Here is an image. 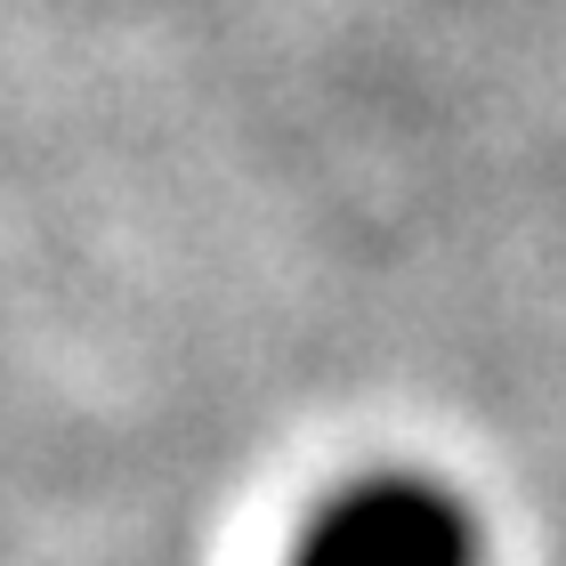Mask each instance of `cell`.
Segmentation results:
<instances>
[{
  "label": "cell",
  "mask_w": 566,
  "mask_h": 566,
  "mask_svg": "<svg viewBox=\"0 0 566 566\" xmlns=\"http://www.w3.org/2000/svg\"><path fill=\"white\" fill-rule=\"evenodd\" d=\"M292 566H485V534L453 485L373 470L300 526Z\"/></svg>",
  "instance_id": "1"
}]
</instances>
